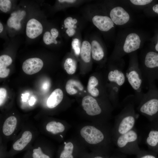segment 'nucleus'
Returning a JSON list of instances; mask_svg holds the SVG:
<instances>
[{
  "instance_id": "a878e982",
  "label": "nucleus",
  "mask_w": 158,
  "mask_h": 158,
  "mask_svg": "<svg viewBox=\"0 0 158 158\" xmlns=\"http://www.w3.org/2000/svg\"><path fill=\"white\" fill-rule=\"evenodd\" d=\"M73 145L71 142H67L64 147V150L61 152L60 158H73L72 155Z\"/></svg>"
},
{
  "instance_id": "2eb2a0df",
  "label": "nucleus",
  "mask_w": 158,
  "mask_h": 158,
  "mask_svg": "<svg viewBox=\"0 0 158 158\" xmlns=\"http://www.w3.org/2000/svg\"><path fill=\"white\" fill-rule=\"evenodd\" d=\"M63 93L59 88L54 90L50 94L47 102V107L51 109L55 108L59 104L62 100Z\"/></svg>"
},
{
  "instance_id": "473e14b6",
  "label": "nucleus",
  "mask_w": 158,
  "mask_h": 158,
  "mask_svg": "<svg viewBox=\"0 0 158 158\" xmlns=\"http://www.w3.org/2000/svg\"><path fill=\"white\" fill-rule=\"evenodd\" d=\"M7 96V91L4 88H0V105L1 106L4 102Z\"/></svg>"
},
{
  "instance_id": "ddd939ff",
  "label": "nucleus",
  "mask_w": 158,
  "mask_h": 158,
  "mask_svg": "<svg viewBox=\"0 0 158 158\" xmlns=\"http://www.w3.org/2000/svg\"><path fill=\"white\" fill-rule=\"evenodd\" d=\"M26 34L31 39H35L40 35L43 31V27L41 23L34 18L28 22L26 27Z\"/></svg>"
},
{
  "instance_id": "cd10ccee",
  "label": "nucleus",
  "mask_w": 158,
  "mask_h": 158,
  "mask_svg": "<svg viewBox=\"0 0 158 158\" xmlns=\"http://www.w3.org/2000/svg\"><path fill=\"white\" fill-rule=\"evenodd\" d=\"M43 39L44 43L47 45L53 43L55 44L57 43V41L52 37L50 32L49 31L46 32L44 33Z\"/></svg>"
},
{
  "instance_id": "79ce46f5",
  "label": "nucleus",
  "mask_w": 158,
  "mask_h": 158,
  "mask_svg": "<svg viewBox=\"0 0 158 158\" xmlns=\"http://www.w3.org/2000/svg\"><path fill=\"white\" fill-rule=\"evenodd\" d=\"M94 158H104L101 156H97L95 157Z\"/></svg>"
},
{
  "instance_id": "c9c22d12",
  "label": "nucleus",
  "mask_w": 158,
  "mask_h": 158,
  "mask_svg": "<svg viewBox=\"0 0 158 158\" xmlns=\"http://www.w3.org/2000/svg\"><path fill=\"white\" fill-rule=\"evenodd\" d=\"M58 1L61 3L66 2L70 3H74L76 0H59Z\"/></svg>"
},
{
  "instance_id": "1a4fd4ad",
  "label": "nucleus",
  "mask_w": 158,
  "mask_h": 158,
  "mask_svg": "<svg viewBox=\"0 0 158 158\" xmlns=\"http://www.w3.org/2000/svg\"><path fill=\"white\" fill-rule=\"evenodd\" d=\"M82 105L83 109L89 115H97L102 112V110L97 101L90 96L87 95L83 97Z\"/></svg>"
},
{
  "instance_id": "4be33fe9",
  "label": "nucleus",
  "mask_w": 158,
  "mask_h": 158,
  "mask_svg": "<svg viewBox=\"0 0 158 158\" xmlns=\"http://www.w3.org/2000/svg\"><path fill=\"white\" fill-rule=\"evenodd\" d=\"M77 23V20L76 19H73L71 17H68L65 19L64 21V28L67 29L66 33L69 37H72L75 34L76 27L75 24Z\"/></svg>"
},
{
  "instance_id": "f8f14e48",
  "label": "nucleus",
  "mask_w": 158,
  "mask_h": 158,
  "mask_svg": "<svg viewBox=\"0 0 158 158\" xmlns=\"http://www.w3.org/2000/svg\"><path fill=\"white\" fill-rule=\"evenodd\" d=\"M94 25L99 30L107 32L114 26V23L111 18L107 16L96 15L92 18Z\"/></svg>"
},
{
  "instance_id": "b1692460",
  "label": "nucleus",
  "mask_w": 158,
  "mask_h": 158,
  "mask_svg": "<svg viewBox=\"0 0 158 158\" xmlns=\"http://www.w3.org/2000/svg\"><path fill=\"white\" fill-rule=\"evenodd\" d=\"M46 130L53 134L63 132L65 130L64 125L61 123L52 121L48 123L46 126Z\"/></svg>"
},
{
  "instance_id": "7c9ffc66",
  "label": "nucleus",
  "mask_w": 158,
  "mask_h": 158,
  "mask_svg": "<svg viewBox=\"0 0 158 158\" xmlns=\"http://www.w3.org/2000/svg\"><path fill=\"white\" fill-rule=\"evenodd\" d=\"M32 156L33 158H50L48 156L43 153L40 147L33 150Z\"/></svg>"
},
{
  "instance_id": "7ed1b4c3",
  "label": "nucleus",
  "mask_w": 158,
  "mask_h": 158,
  "mask_svg": "<svg viewBox=\"0 0 158 158\" xmlns=\"http://www.w3.org/2000/svg\"><path fill=\"white\" fill-rule=\"evenodd\" d=\"M125 75L126 79L134 92L136 104H138L144 94L143 91L144 80L135 54L130 56Z\"/></svg>"
},
{
  "instance_id": "6ab92c4d",
  "label": "nucleus",
  "mask_w": 158,
  "mask_h": 158,
  "mask_svg": "<svg viewBox=\"0 0 158 158\" xmlns=\"http://www.w3.org/2000/svg\"><path fill=\"white\" fill-rule=\"evenodd\" d=\"M17 123V119L14 116H11L8 118L3 125L2 130L4 134L6 136L12 134L16 128Z\"/></svg>"
},
{
  "instance_id": "f3484780",
  "label": "nucleus",
  "mask_w": 158,
  "mask_h": 158,
  "mask_svg": "<svg viewBox=\"0 0 158 158\" xmlns=\"http://www.w3.org/2000/svg\"><path fill=\"white\" fill-rule=\"evenodd\" d=\"M91 45L92 58L97 61L102 60L104 56V52L99 43L97 40H94L92 41Z\"/></svg>"
},
{
  "instance_id": "dca6fc26",
  "label": "nucleus",
  "mask_w": 158,
  "mask_h": 158,
  "mask_svg": "<svg viewBox=\"0 0 158 158\" xmlns=\"http://www.w3.org/2000/svg\"><path fill=\"white\" fill-rule=\"evenodd\" d=\"M32 137V134L30 132L25 131L22 134L21 137L13 144V149L17 151L23 150L30 141Z\"/></svg>"
},
{
  "instance_id": "0eeeda50",
  "label": "nucleus",
  "mask_w": 158,
  "mask_h": 158,
  "mask_svg": "<svg viewBox=\"0 0 158 158\" xmlns=\"http://www.w3.org/2000/svg\"><path fill=\"white\" fill-rule=\"evenodd\" d=\"M80 133L87 142L91 144L100 143L104 139V135L103 133L92 126H87L83 127L81 129Z\"/></svg>"
},
{
  "instance_id": "4468645a",
  "label": "nucleus",
  "mask_w": 158,
  "mask_h": 158,
  "mask_svg": "<svg viewBox=\"0 0 158 158\" xmlns=\"http://www.w3.org/2000/svg\"><path fill=\"white\" fill-rule=\"evenodd\" d=\"M146 143L151 151L158 154V129L152 128L146 138Z\"/></svg>"
},
{
  "instance_id": "58836bf2",
  "label": "nucleus",
  "mask_w": 158,
  "mask_h": 158,
  "mask_svg": "<svg viewBox=\"0 0 158 158\" xmlns=\"http://www.w3.org/2000/svg\"><path fill=\"white\" fill-rule=\"evenodd\" d=\"M49 83L48 82H45L44 83L42 87L44 90H46L48 89V88L49 87Z\"/></svg>"
},
{
  "instance_id": "f257e3e1",
  "label": "nucleus",
  "mask_w": 158,
  "mask_h": 158,
  "mask_svg": "<svg viewBox=\"0 0 158 158\" xmlns=\"http://www.w3.org/2000/svg\"><path fill=\"white\" fill-rule=\"evenodd\" d=\"M135 104L133 95H128L123 101L122 109L118 118L116 131L117 137L134 128L136 119Z\"/></svg>"
},
{
  "instance_id": "37998d69",
  "label": "nucleus",
  "mask_w": 158,
  "mask_h": 158,
  "mask_svg": "<svg viewBox=\"0 0 158 158\" xmlns=\"http://www.w3.org/2000/svg\"><path fill=\"white\" fill-rule=\"evenodd\" d=\"M60 136L62 138L63 137V136L61 135H60Z\"/></svg>"
},
{
  "instance_id": "6e6552de",
  "label": "nucleus",
  "mask_w": 158,
  "mask_h": 158,
  "mask_svg": "<svg viewBox=\"0 0 158 158\" xmlns=\"http://www.w3.org/2000/svg\"><path fill=\"white\" fill-rule=\"evenodd\" d=\"M140 43L141 40L138 35L135 33L129 34L126 38L122 50L118 54V57L137 50L140 47Z\"/></svg>"
},
{
  "instance_id": "a19ab883",
  "label": "nucleus",
  "mask_w": 158,
  "mask_h": 158,
  "mask_svg": "<svg viewBox=\"0 0 158 158\" xmlns=\"http://www.w3.org/2000/svg\"><path fill=\"white\" fill-rule=\"evenodd\" d=\"M155 49L158 52V41L157 42L155 46Z\"/></svg>"
},
{
  "instance_id": "c85d7f7f",
  "label": "nucleus",
  "mask_w": 158,
  "mask_h": 158,
  "mask_svg": "<svg viewBox=\"0 0 158 158\" xmlns=\"http://www.w3.org/2000/svg\"><path fill=\"white\" fill-rule=\"evenodd\" d=\"M11 7V2L10 0H0V9L3 12H7L10 10Z\"/></svg>"
},
{
  "instance_id": "bb28decb",
  "label": "nucleus",
  "mask_w": 158,
  "mask_h": 158,
  "mask_svg": "<svg viewBox=\"0 0 158 158\" xmlns=\"http://www.w3.org/2000/svg\"><path fill=\"white\" fill-rule=\"evenodd\" d=\"M136 158H158L157 154L151 151L142 150L136 155Z\"/></svg>"
},
{
  "instance_id": "9d476101",
  "label": "nucleus",
  "mask_w": 158,
  "mask_h": 158,
  "mask_svg": "<svg viewBox=\"0 0 158 158\" xmlns=\"http://www.w3.org/2000/svg\"><path fill=\"white\" fill-rule=\"evenodd\" d=\"M110 16L114 23L117 25L126 24L130 18L129 15L127 11L119 6L115 7L111 10Z\"/></svg>"
},
{
  "instance_id": "e433bc0d",
  "label": "nucleus",
  "mask_w": 158,
  "mask_h": 158,
  "mask_svg": "<svg viewBox=\"0 0 158 158\" xmlns=\"http://www.w3.org/2000/svg\"><path fill=\"white\" fill-rule=\"evenodd\" d=\"M35 101V99L34 97H31L29 101V104L30 106H32L34 104Z\"/></svg>"
},
{
  "instance_id": "72a5a7b5",
  "label": "nucleus",
  "mask_w": 158,
  "mask_h": 158,
  "mask_svg": "<svg viewBox=\"0 0 158 158\" xmlns=\"http://www.w3.org/2000/svg\"><path fill=\"white\" fill-rule=\"evenodd\" d=\"M50 33L52 37L55 39L58 37L59 34L58 30L55 28H53L51 29Z\"/></svg>"
},
{
  "instance_id": "aec40b11",
  "label": "nucleus",
  "mask_w": 158,
  "mask_h": 158,
  "mask_svg": "<svg viewBox=\"0 0 158 158\" xmlns=\"http://www.w3.org/2000/svg\"><path fill=\"white\" fill-rule=\"evenodd\" d=\"M65 88L68 94L73 95L77 93L78 90H83L84 87L79 81L74 79H70L67 81Z\"/></svg>"
},
{
  "instance_id": "9b49d317",
  "label": "nucleus",
  "mask_w": 158,
  "mask_h": 158,
  "mask_svg": "<svg viewBox=\"0 0 158 158\" xmlns=\"http://www.w3.org/2000/svg\"><path fill=\"white\" fill-rule=\"evenodd\" d=\"M43 66L42 61L38 58H33L25 60L22 65V69L26 74L32 75L39 72Z\"/></svg>"
},
{
  "instance_id": "20e7f679",
  "label": "nucleus",
  "mask_w": 158,
  "mask_h": 158,
  "mask_svg": "<svg viewBox=\"0 0 158 158\" xmlns=\"http://www.w3.org/2000/svg\"><path fill=\"white\" fill-rule=\"evenodd\" d=\"M144 81L149 85L158 79V53L149 51L144 54L140 66Z\"/></svg>"
},
{
  "instance_id": "412c9836",
  "label": "nucleus",
  "mask_w": 158,
  "mask_h": 158,
  "mask_svg": "<svg viewBox=\"0 0 158 158\" xmlns=\"http://www.w3.org/2000/svg\"><path fill=\"white\" fill-rule=\"evenodd\" d=\"M82 59L86 63L89 62L91 59V45L87 41L85 40L82 43L80 50Z\"/></svg>"
},
{
  "instance_id": "39448f33",
  "label": "nucleus",
  "mask_w": 158,
  "mask_h": 158,
  "mask_svg": "<svg viewBox=\"0 0 158 158\" xmlns=\"http://www.w3.org/2000/svg\"><path fill=\"white\" fill-rule=\"evenodd\" d=\"M117 147L121 152L128 155H137L141 150L138 143V135L133 128L117 138Z\"/></svg>"
},
{
  "instance_id": "ea45409f",
  "label": "nucleus",
  "mask_w": 158,
  "mask_h": 158,
  "mask_svg": "<svg viewBox=\"0 0 158 158\" xmlns=\"http://www.w3.org/2000/svg\"><path fill=\"white\" fill-rule=\"evenodd\" d=\"M3 30V26L1 22L0 23V33H1Z\"/></svg>"
},
{
  "instance_id": "a211bd4d",
  "label": "nucleus",
  "mask_w": 158,
  "mask_h": 158,
  "mask_svg": "<svg viewBox=\"0 0 158 158\" xmlns=\"http://www.w3.org/2000/svg\"><path fill=\"white\" fill-rule=\"evenodd\" d=\"M12 60L9 56L3 55L0 56V77L5 78L9 75L10 70L6 67L12 63Z\"/></svg>"
},
{
  "instance_id": "f704fd0d",
  "label": "nucleus",
  "mask_w": 158,
  "mask_h": 158,
  "mask_svg": "<svg viewBox=\"0 0 158 158\" xmlns=\"http://www.w3.org/2000/svg\"><path fill=\"white\" fill-rule=\"evenodd\" d=\"M29 94L28 93H26L24 94H22L21 97L22 101L23 102H26L28 99V96Z\"/></svg>"
},
{
  "instance_id": "4c0bfd02",
  "label": "nucleus",
  "mask_w": 158,
  "mask_h": 158,
  "mask_svg": "<svg viewBox=\"0 0 158 158\" xmlns=\"http://www.w3.org/2000/svg\"><path fill=\"white\" fill-rule=\"evenodd\" d=\"M153 11L158 14V4L154 5L152 7Z\"/></svg>"
},
{
  "instance_id": "c756f323",
  "label": "nucleus",
  "mask_w": 158,
  "mask_h": 158,
  "mask_svg": "<svg viewBox=\"0 0 158 158\" xmlns=\"http://www.w3.org/2000/svg\"><path fill=\"white\" fill-rule=\"evenodd\" d=\"M71 45L75 54L77 55H79L80 53V50L79 40L78 38L73 39Z\"/></svg>"
},
{
  "instance_id": "f03ea898",
  "label": "nucleus",
  "mask_w": 158,
  "mask_h": 158,
  "mask_svg": "<svg viewBox=\"0 0 158 158\" xmlns=\"http://www.w3.org/2000/svg\"><path fill=\"white\" fill-rule=\"evenodd\" d=\"M148 87L147 91L144 93L137 109L152 121L158 117V88L154 82L150 83Z\"/></svg>"
},
{
  "instance_id": "2f4dec72",
  "label": "nucleus",
  "mask_w": 158,
  "mask_h": 158,
  "mask_svg": "<svg viewBox=\"0 0 158 158\" xmlns=\"http://www.w3.org/2000/svg\"><path fill=\"white\" fill-rule=\"evenodd\" d=\"M130 2L133 4L137 6H144L151 2L152 0H131Z\"/></svg>"
},
{
  "instance_id": "393cba45",
  "label": "nucleus",
  "mask_w": 158,
  "mask_h": 158,
  "mask_svg": "<svg viewBox=\"0 0 158 158\" xmlns=\"http://www.w3.org/2000/svg\"><path fill=\"white\" fill-rule=\"evenodd\" d=\"M64 67V69L68 74H73L75 73L76 71V62L72 58H67L65 61Z\"/></svg>"
},
{
  "instance_id": "423d86ee",
  "label": "nucleus",
  "mask_w": 158,
  "mask_h": 158,
  "mask_svg": "<svg viewBox=\"0 0 158 158\" xmlns=\"http://www.w3.org/2000/svg\"><path fill=\"white\" fill-rule=\"evenodd\" d=\"M123 62L118 66L110 70L107 75L108 81L113 85L112 92L114 97L117 103L120 89L126 80L125 73L123 71Z\"/></svg>"
},
{
  "instance_id": "5701e85b",
  "label": "nucleus",
  "mask_w": 158,
  "mask_h": 158,
  "mask_svg": "<svg viewBox=\"0 0 158 158\" xmlns=\"http://www.w3.org/2000/svg\"><path fill=\"white\" fill-rule=\"evenodd\" d=\"M98 84V80L96 77L92 76L90 78L88 83L87 90L89 93L94 97H97L99 95V90L95 87Z\"/></svg>"
}]
</instances>
